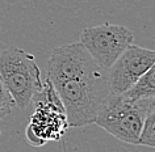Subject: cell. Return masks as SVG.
<instances>
[{
  "label": "cell",
  "mask_w": 155,
  "mask_h": 152,
  "mask_svg": "<svg viewBox=\"0 0 155 152\" xmlns=\"http://www.w3.org/2000/svg\"><path fill=\"white\" fill-rule=\"evenodd\" d=\"M0 80L18 109H26L44 85L32 54L11 46L0 53Z\"/></svg>",
  "instance_id": "cell-2"
},
{
  "label": "cell",
  "mask_w": 155,
  "mask_h": 152,
  "mask_svg": "<svg viewBox=\"0 0 155 152\" xmlns=\"http://www.w3.org/2000/svg\"><path fill=\"white\" fill-rule=\"evenodd\" d=\"M107 71L94 62L80 42L62 45L48 58V79L53 85L70 80L107 81Z\"/></svg>",
  "instance_id": "cell-3"
},
{
  "label": "cell",
  "mask_w": 155,
  "mask_h": 152,
  "mask_svg": "<svg viewBox=\"0 0 155 152\" xmlns=\"http://www.w3.org/2000/svg\"><path fill=\"white\" fill-rule=\"evenodd\" d=\"M101 83L96 80H70L53 85L63 106L68 127L95 123L99 106L104 100L99 96Z\"/></svg>",
  "instance_id": "cell-4"
},
{
  "label": "cell",
  "mask_w": 155,
  "mask_h": 152,
  "mask_svg": "<svg viewBox=\"0 0 155 152\" xmlns=\"http://www.w3.org/2000/svg\"><path fill=\"white\" fill-rule=\"evenodd\" d=\"M124 97L131 101L155 97V63L141 76L129 91L122 93Z\"/></svg>",
  "instance_id": "cell-7"
},
{
  "label": "cell",
  "mask_w": 155,
  "mask_h": 152,
  "mask_svg": "<svg viewBox=\"0 0 155 152\" xmlns=\"http://www.w3.org/2000/svg\"><path fill=\"white\" fill-rule=\"evenodd\" d=\"M15 106H16V104H15L12 96L9 95V92L5 89L2 80H0V121L8 117Z\"/></svg>",
  "instance_id": "cell-9"
},
{
  "label": "cell",
  "mask_w": 155,
  "mask_h": 152,
  "mask_svg": "<svg viewBox=\"0 0 155 152\" xmlns=\"http://www.w3.org/2000/svg\"><path fill=\"white\" fill-rule=\"evenodd\" d=\"M139 146L155 148V97L149 101L143 128L139 138Z\"/></svg>",
  "instance_id": "cell-8"
},
{
  "label": "cell",
  "mask_w": 155,
  "mask_h": 152,
  "mask_svg": "<svg viewBox=\"0 0 155 152\" xmlns=\"http://www.w3.org/2000/svg\"><path fill=\"white\" fill-rule=\"evenodd\" d=\"M155 63V50L130 45L107 71V89L110 95L127 92Z\"/></svg>",
  "instance_id": "cell-6"
},
{
  "label": "cell",
  "mask_w": 155,
  "mask_h": 152,
  "mask_svg": "<svg viewBox=\"0 0 155 152\" xmlns=\"http://www.w3.org/2000/svg\"><path fill=\"white\" fill-rule=\"evenodd\" d=\"M133 32L126 26L108 22L84 28L80 33V44L104 71H108L116 59L133 45Z\"/></svg>",
  "instance_id": "cell-5"
},
{
  "label": "cell",
  "mask_w": 155,
  "mask_h": 152,
  "mask_svg": "<svg viewBox=\"0 0 155 152\" xmlns=\"http://www.w3.org/2000/svg\"><path fill=\"white\" fill-rule=\"evenodd\" d=\"M149 101L150 99L131 101L124 95L108 93L99 106L95 123L116 139L139 146Z\"/></svg>",
  "instance_id": "cell-1"
}]
</instances>
